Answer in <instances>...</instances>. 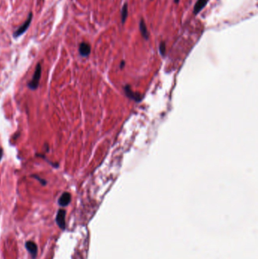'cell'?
<instances>
[{"label": "cell", "instance_id": "obj_1", "mask_svg": "<svg viewBox=\"0 0 258 259\" xmlns=\"http://www.w3.org/2000/svg\"><path fill=\"white\" fill-rule=\"evenodd\" d=\"M41 74H42V67L41 65L40 64H37L36 65V69H35L34 74L33 76L32 79L30 81L29 83H28V87L30 89H36L39 86V81H40V78H41Z\"/></svg>", "mask_w": 258, "mask_h": 259}, {"label": "cell", "instance_id": "obj_2", "mask_svg": "<svg viewBox=\"0 0 258 259\" xmlns=\"http://www.w3.org/2000/svg\"><path fill=\"white\" fill-rule=\"evenodd\" d=\"M32 19H33V13L32 12H30V13L29 14V15H28V19L26 20L25 22H24V24H23L20 27V28H17V30H16L15 32L13 33V36H14V37L17 38V37H18V36H21L23 33H25L26 31H27V30L29 28L30 25L31 21H32Z\"/></svg>", "mask_w": 258, "mask_h": 259}, {"label": "cell", "instance_id": "obj_3", "mask_svg": "<svg viewBox=\"0 0 258 259\" xmlns=\"http://www.w3.org/2000/svg\"><path fill=\"white\" fill-rule=\"evenodd\" d=\"M65 216H66V211L65 210H58V213H57L55 221H56L57 224L58 225V226L62 230H64L65 229V224H66L65 223Z\"/></svg>", "mask_w": 258, "mask_h": 259}, {"label": "cell", "instance_id": "obj_4", "mask_svg": "<svg viewBox=\"0 0 258 259\" xmlns=\"http://www.w3.org/2000/svg\"><path fill=\"white\" fill-rule=\"evenodd\" d=\"M26 249H28V252H30V254L31 255L32 258L33 259L36 258V255H37V245L35 242H32V241H28L25 244Z\"/></svg>", "mask_w": 258, "mask_h": 259}, {"label": "cell", "instance_id": "obj_5", "mask_svg": "<svg viewBox=\"0 0 258 259\" xmlns=\"http://www.w3.org/2000/svg\"><path fill=\"white\" fill-rule=\"evenodd\" d=\"M79 52L81 56L87 57L91 52V46L87 43H81L79 46Z\"/></svg>", "mask_w": 258, "mask_h": 259}, {"label": "cell", "instance_id": "obj_6", "mask_svg": "<svg viewBox=\"0 0 258 259\" xmlns=\"http://www.w3.org/2000/svg\"><path fill=\"white\" fill-rule=\"evenodd\" d=\"M71 201V196L70 194L67 192H65L62 194L58 199V205L62 207L68 205Z\"/></svg>", "mask_w": 258, "mask_h": 259}, {"label": "cell", "instance_id": "obj_7", "mask_svg": "<svg viewBox=\"0 0 258 259\" xmlns=\"http://www.w3.org/2000/svg\"><path fill=\"white\" fill-rule=\"evenodd\" d=\"M139 30H140V33L142 34V37L146 40H149V31H148L147 27H146V24H145L143 18H141L140 22H139Z\"/></svg>", "mask_w": 258, "mask_h": 259}, {"label": "cell", "instance_id": "obj_8", "mask_svg": "<svg viewBox=\"0 0 258 259\" xmlns=\"http://www.w3.org/2000/svg\"><path fill=\"white\" fill-rule=\"evenodd\" d=\"M207 2V0H198L197 2L195 3V6H194L193 13L195 15H198L202 9L204 8Z\"/></svg>", "mask_w": 258, "mask_h": 259}, {"label": "cell", "instance_id": "obj_9", "mask_svg": "<svg viewBox=\"0 0 258 259\" xmlns=\"http://www.w3.org/2000/svg\"><path fill=\"white\" fill-rule=\"evenodd\" d=\"M125 90H126V93H127V96H128L130 99H134L136 100V101H140L141 99H142V96H141L140 95L132 91L131 89H130L129 86H126V87H125Z\"/></svg>", "mask_w": 258, "mask_h": 259}, {"label": "cell", "instance_id": "obj_10", "mask_svg": "<svg viewBox=\"0 0 258 259\" xmlns=\"http://www.w3.org/2000/svg\"><path fill=\"white\" fill-rule=\"evenodd\" d=\"M127 16H128V5L127 3H125L121 10V21L123 24H124L127 21Z\"/></svg>", "mask_w": 258, "mask_h": 259}, {"label": "cell", "instance_id": "obj_11", "mask_svg": "<svg viewBox=\"0 0 258 259\" xmlns=\"http://www.w3.org/2000/svg\"><path fill=\"white\" fill-rule=\"evenodd\" d=\"M159 49H160V52H161V55H165V52H166V44H165V43H164V42H161V43H160Z\"/></svg>", "mask_w": 258, "mask_h": 259}, {"label": "cell", "instance_id": "obj_12", "mask_svg": "<svg viewBox=\"0 0 258 259\" xmlns=\"http://www.w3.org/2000/svg\"><path fill=\"white\" fill-rule=\"evenodd\" d=\"M33 177H34L35 179H36V180H38L39 181V182L41 183L42 185H46V181L44 180L43 178H41V177H39L38 175H32Z\"/></svg>", "mask_w": 258, "mask_h": 259}, {"label": "cell", "instance_id": "obj_13", "mask_svg": "<svg viewBox=\"0 0 258 259\" xmlns=\"http://www.w3.org/2000/svg\"><path fill=\"white\" fill-rule=\"evenodd\" d=\"M2 155H3V149H2V148H0V161L2 159Z\"/></svg>", "mask_w": 258, "mask_h": 259}, {"label": "cell", "instance_id": "obj_14", "mask_svg": "<svg viewBox=\"0 0 258 259\" xmlns=\"http://www.w3.org/2000/svg\"><path fill=\"white\" fill-rule=\"evenodd\" d=\"M124 65H125V62H124V61H122V62H121V65H120V67H121V68H122V67H123V66H124Z\"/></svg>", "mask_w": 258, "mask_h": 259}, {"label": "cell", "instance_id": "obj_15", "mask_svg": "<svg viewBox=\"0 0 258 259\" xmlns=\"http://www.w3.org/2000/svg\"><path fill=\"white\" fill-rule=\"evenodd\" d=\"M173 1H174V2L176 4H178L179 2H180V0H173Z\"/></svg>", "mask_w": 258, "mask_h": 259}]
</instances>
